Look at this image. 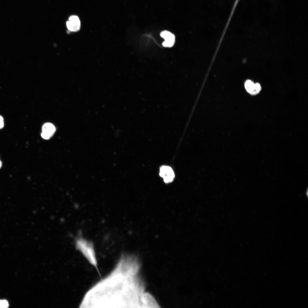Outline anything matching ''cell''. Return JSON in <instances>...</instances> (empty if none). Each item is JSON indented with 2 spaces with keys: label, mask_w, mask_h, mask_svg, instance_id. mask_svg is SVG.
<instances>
[{
  "label": "cell",
  "mask_w": 308,
  "mask_h": 308,
  "mask_svg": "<svg viewBox=\"0 0 308 308\" xmlns=\"http://www.w3.org/2000/svg\"><path fill=\"white\" fill-rule=\"evenodd\" d=\"M66 25L68 29L72 32H76L79 30L80 27V22L79 17L77 16H70L67 21Z\"/></svg>",
  "instance_id": "obj_4"
},
{
  "label": "cell",
  "mask_w": 308,
  "mask_h": 308,
  "mask_svg": "<svg viewBox=\"0 0 308 308\" xmlns=\"http://www.w3.org/2000/svg\"><path fill=\"white\" fill-rule=\"evenodd\" d=\"M75 246L88 262L97 270L98 262L93 243L79 235L75 240Z\"/></svg>",
  "instance_id": "obj_2"
},
{
  "label": "cell",
  "mask_w": 308,
  "mask_h": 308,
  "mask_svg": "<svg viewBox=\"0 0 308 308\" xmlns=\"http://www.w3.org/2000/svg\"><path fill=\"white\" fill-rule=\"evenodd\" d=\"M245 87L247 92L252 95L258 94L260 91L261 87L258 83L255 84L250 80H247L245 83Z\"/></svg>",
  "instance_id": "obj_5"
},
{
  "label": "cell",
  "mask_w": 308,
  "mask_h": 308,
  "mask_svg": "<svg viewBox=\"0 0 308 308\" xmlns=\"http://www.w3.org/2000/svg\"><path fill=\"white\" fill-rule=\"evenodd\" d=\"M4 126L3 119V117L0 116V129H1Z\"/></svg>",
  "instance_id": "obj_9"
},
{
  "label": "cell",
  "mask_w": 308,
  "mask_h": 308,
  "mask_svg": "<svg viewBox=\"0 0 308 308\" xmlns=\"http://www.w3.org/2000/svg\"><path fill=\"white\" fill-rule=\"evenodd\" d=\"M135 259L122 254L112 271L86 293L82 308L130 307L137 305L138 287Z\"/></svg>",
  "instance_id": "obj_1"
},
{
  "label": "cell",
  "mask_w": 308,
  "mask_h": 308,
  "mask_svg": "<svg viewBox=\"0 0 308 308\" xmlns=\"http://www.w3.org/2000/svg\"><path fill=\"white\" fill-rule=\"evenodd\" d=\"M2 165V163L1 161L0 160V168L1 167Z\"/></svg>",
  "instance_id": "obj_10"
},
{
  "label": "cell",
  "mask_w": 308,
  "mask_h": 308,
  "mask_svg": "<svg viewBox=\"0 0 308 308\" xmlns=\"http://www.w3.org/2000/svg\"><path fill=\"white\" fill-rule=\"evenodd\" d=\"M160 35L165 39V41L162 44L163 46L170 47L173 45L175 39L174 34L169 31H164L161 33Z\"/></svg>",
  "instance_id": "obj_7"
},
{
  "label": "cell",
  "mask_w": 308,
  "mask_h": 308,
  "mask_svg": "<svg viewBox=\"0 0 308 308\" xmlns=\"http://www.w3.org/2000/svg\"><path fill=\"white\" fill-rule=\"evenodd\" d=\"M159 175L166 183L172 182L175 177L172 168L170 167L165 165L162 166L160 168Z\"/></svg>",
  "instance_id": "obj_3"
},
{
  "label": "cell",
  "mask_w": 308,
  "mask_h": 308,
  "mask_svg": "<svg viewBox=\"0 0 308 308\" xmlns=\"http://www.w3.org/2000/svg\"><path fill=\"white\" fill-rule=\"evenodd\" d=\"M56 130L54 125L51 123H47L42 126L41 136L44 139H50L54 134Z\"/></svg>",
  "instance_id": "obj_6"
},
{
  "label": "cell",
  "mask_w": 308,
  "mask_h": 308,
  "mask_svg": "<svg viewBox=\"0 0 308 308\" xmlns=\"http://www.w3.org/2000/svg\"><path fill=\"white\" fill-rule=\"evenodd\" d=\"M9 306L8 302L6 300H0V308H6Z\"/></svg>",
  "instance_id": "obj_8"
}]
</instances>
